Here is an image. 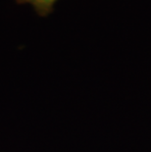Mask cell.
Here are the masks:
<instances>
[{
    "instance_id": "1",
    "label": "cell",
    "mask_w": 151,
    "mask_h": 152,
    "mask_svg": "<svg viewBox=\"0 0 151 152\" xmlns=\"http://www.w3.org/2000/svg\"><path fill=\"white\" fill-rule=\"evenodd\" d=\"M58 0H16L19 4H30L34 7V9L38 15L47 16L53 10L55 3Z\"/></svg>"
}]
</instances>
